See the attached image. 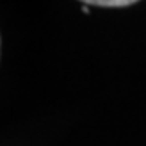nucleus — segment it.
Returning <instances> with one entry per match:
<instances>
[{"instance_id":"1","label":"nucleus","mask_w":146,"mask_h":146,"mask_svg":"<svg viewBox=\"0 0 146 146\" xmlns=\"http://www.w3.org/2000/svg\"><path fill=\"white\" fill-rule=\"evenodd\" d=\"M83 3L94 7H130L135 2L133 0H91V2H83Z\"/></svg>"},{"instance_id":"2","label":"nucleus","mask_w":146,"mask_h":146,"mask_svg":"<svg viewBox=\"0 0 146 146\" xmlns=\"http://www.w3.org/2000/svg\"><path fill=\"white\" fill-rule=\"evenodd\" d=\"M81 10H83L84 13H88V11H89V8H88V5H84V3H83V5H81Z\"/></svg>"}]
</instances>
